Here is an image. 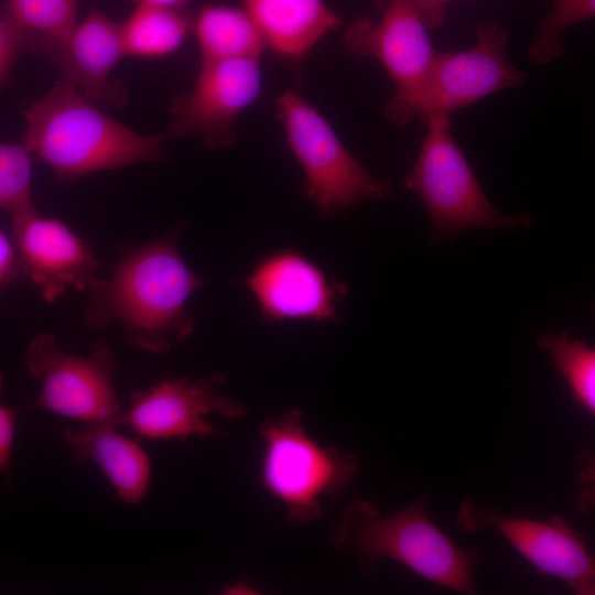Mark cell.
Here are the masks:
<instances>
[{
    "instance_id": "cell-1",
    "label": "cell",
    "mask_w": 595,
    "mask_h": 595,
    "mask_svg": "<svg viewBox=\"0 0 595 595\" xmlns=\"http://www.w3.org/2000/svg\"><path fill=\"white\" fill-rule=\"evenodd\" d=\"M205 284L183 259L175 235L162 236L121 251L110 275L86 291L84 318L93 329L117 325L130 346L164 354L193 333L186 304Z\"/></svg>"
},
{
    "instance_id": "cell-2",
    "label": "cell",
    "mask_w": 595,
    "mask_h": 595,
    "mask_svg": "<svg viewBox=\"0 0 595 595\" xmlns=\"http://www.w3.org/2000/svg\"><path fill=\"white\" fill-rule=\"evenodd\" d=\"M23 144L63 181L164 158L160 136H142L61 79L24 111Z\"/></svg>"
},
{
    "instance_id": "cell-3",
    "label": "cell",
    "mask_w": 595,
    "mask_h": 595,
    "mask_svg": "<svg viewBox=\"0 0 595 595\" xmlns=\"http://www.w3.org/2000/svg\"><path fill=\"white\" fill-rule=\"evenodd\" d=\"M425 496L383 516L369 500H354L333 526L331 542L342 555L372 574L377 562L394 560L422 578L446 588L476 594L473 574L478 554L454 543L428 517Z\"/></svg>"
},
{
    "instance_id": "cell-4",
    "label": "cell",
    "mask_w": 595,
    "mask_h": 595,
    "mask_svg": "<svg viewBox=\"0 0 595 595\" xmlns=\"http://www.w3.org/2000/svg\"><path fill=\"white\" fill-rule=\"evenodd\" d=\"M423 119L426 133L404 186L424 205L432 239L451 240L473 228L517 230L529 227L530 215L508 216L491 205L452 134L450 115L433 112Z\"/></svg>"
},
{
    "instance_id": "cell-5",
    "label": "cell",
    "mask_w": 595,
    "mask_h": 595,
    "mask_svg": "<svg viewBox=\"0 0 595 595\" xmlns=\"http://www.w3.org/2000/svg\"><path fill=\"white\" fill-rule=\"evenodd\" d=\"M302 416L295 408L259 426L264 442L262 485L283 505L285 520L292 526L316 521L323 498L339 495L359 468L354 454L315 442L303 428Z\"/></svg>"
},
{
    "instance_id": "cell-6",
    "label": "cell",
    "mask_w": 595,
    "mask_h": 595,
    "mask_svg": "<svg viewBox=\"0 0 595 595\" xmlns=\"http://www.w3.org/2000/svg\"><path fill=\"white\" fill-rule=\"evenodd\" d=\"M289 147L304 174L306 195L323 215H334L364 199L391 194L387 180L374 176L340 142L331 125L299 94L277 100Z\"/></svg>"
},
{
    "instance_id": "cell-7",
    "label": "cell",
    "mask_w": 595,
    "mask_h": 595,
    "mask_svg": "<svg viewBox=\"0 0 595 595\" xmlns=\"http://www.w3.org/2000/svg\"><path fill=\"white\" fill-rule=\"evenodd\" d=\"M24 364L39 380L40 391L30 405L86 423L116 422L123 413L113 386L119 360L102 342L86 355L60 349L48 333L36 334L29 343Z\"/></svg>"
},
{
    "instance_id": "cell-8",
    "label": "cell",
    "mask_w": 595,
    "mask_h": 595,
    "mask_svg": "<svg viewBox=\"0 0 595 595\" xmlns=\"http://www.w3.org/2000/svg\"><path fill=\"white\" fill-rule=\"evenodd\" d=\"M474 46L454 52L435 51L425 79L409 104L404 123L414 116L451 115L507 88L520 87L527 74L507 56V32L495 22H483Z\"/></svg>"
},
{
    "instance_id": "cell-9",
    "label": "cell",
    "mask_w": 595,
    "mask_h": 595,
    "mask_svg": "<svg viewBox=\"0 0 595 595\" xmlns=\"http://www.w3.org/2000/svg\"><path fill=\"white\" fill-rule=\"evenodd\" d=\"M459 531L475 533L491 529L501 534L539 574L558 577L578 595L595 593V562L583 537L567 522L501 515L474 499L456 511Z\"/></svg>"
},
{
    "instance_id": "cell-10",
    "label": "cell",
    "mask_w": 595,
    "mask_h": 595,
    "mask_svg": "<svg viewBox=\"0 0 595 595\" xmlns=\"http://www.w3.org/2000/svg\"><path fill=\"white\" fill-rule=\"evenodd\" d=\"M426 26L412 0H390L379 21L360 18L345 33V44L353 54L376 58L393 80L394 96L385 112L399 126L405 125V110L435 54Z\"/></svg>"
},
{
    "instance_id": "cell-11",
    "label": "cell",
    "mask_w": 595,
    "mask_h": 595,
    "mask_svg": "<svg viewBox=\"0 0 595 595\" xmlns=\"http://www.w3.org/2000/svg\"><path fill=\"white\" fill-rule=\"evenodd\" d=\"M224 381L220 372L198 380L164 378L131 393L129 408L123 410L118 425L149 440L184 441L192 436L217 435L219 430L208 415L231 420L246 416L241 404L218 393Z\"/></svg>"
},
{
    "instance_id": "cell-12",
    "label": "cell",
    "mask_w": 595,
    "mask_h": 595,
    "mask_svg": "<svg viewBox=\"0 0 595 595\" xmlns=\"http://www.w3.org/2000/svg\"><path fill=\"white\" fill-rule=\"evenodd\" d=\"M21 274L48 303L68 289L86 292L97 279L91 246L66 224L36 208L10 218Z\"/></svg>"
},
{
    "instance_id": "cell-13",
    "label": "cell",
    "mask_w": 595,
    "mask_h": 595,
    "mask_svg": "<svg viewBox=\"0 0 595 595\" xmlns=\"http://www.w3.org/2000/svg\"><path fill=\"white\" fill-rule=\"evenodd\" d=\"M261 85L259 58L202 62L192 94L176 107L169 136L198 137L209 148L231 144L235 120L257 99Z\"/></svg>"
},
{
    "instance_id": "cell-14",
    "label": "cell",
    "mask_w": 595,
    "mask_h": 595,
    "mask_svg": "<svg viewBox=\"0 0 595 595\" xmlns=\"http://www.w3.org/2000/svg\"><path fill=\"white\" fill-rule=\"evenodd\" d=\"M246 285L269 322L335 321L347 292L345 284L333 281L316 262L293 249L266 256L248 274Z\"/></svg>"
},
{
    "instance_id": "cell-15",
    "label": "cell",
    "mask_w": 595,
    "mask_h": 595,
    "mask_svg": "<svg viewBox=\"0 0 595 595\" xmlns=\"http://www.w3.org/2000/svg\"><path fill=\"white\" fill-rule=\"evenodd\" d=\"M123 56L121 25L94 9L48 57L60 69L62 79L88 100L120 108L127 101L128 90L119 80L111 79L110 74Z\"/></svg>"
},
{
    "instance_id": "cell-16",
    "label": "cell",
    "mask_w": 595,
    "mask_h": 595,
    "mask_svg": "<svg viewBox=\"0 0 595 595\" xmlns=\"http://www.w3.org/2000/svg\"><path fill=\"white\" fill-rule=\"evenodd\" d=\"M117 426L110 421L86 423L65 430L63 436L75 462L96 464L121 501L138 505L149 491L151 462L139 442L117 432Z\"/></svg>"
},
{
    "instance_id": "cell-17",
    "label": "cell",
    "mask_w": 595,
    "mask_h": 595,
    "mask_svg": "<svg viewBox=\"0 0 595 595\" xmlns=\"http://www.w3.org/2000/svg\"><path fill=\"white\" fill-rule=\"evenodd\" d=\"M266 44L288 58L305 55L339 25L324 0H244Z\"/></svg>"
},
{
    "instance_id": "cell-18",
    "label": "cell",
    "mask_w": 595,
    "mask_h": 595,
    "mask_svg": "<svg viewBox=\"0 0 595 595\" xmlns=\"http://www.w3.org/2000/svg\"><path fill=\"white\" fill-rule=\"evenodd\" d=\"M202 62L259 58L266 41L245 9L204 6L193 21Z\"/></svg>"
},
{
    "instance_id": "cell-19",
    "label": "cell",
    "mask_w": 595,
    "mask_h": 595,
    "mask_svg": "<svg viewBox=\"0 0 595 595\" xmlns=\"http://www.w3.org/2000/svg\"><path fill=\"white\" fill-rule=\"evenodd\" d=\"M120 25L126 55L150 58L178 50L193 20L185 9L138 2Z\"/></svg>"
},
{
    "instance_id": "cell-20",
    "label": "cell",
    "mask_w": 595,
    "mask_h": 595,
    "mask_svg": "<svg viewBox=\"0 0 595 595\" xmlns=\"http://www.w3.org/2000/svg\"><path fill=\"white\" fill-rule=\"evenodd\" d=\"M80 0H7L4 15L23 33L26 50L50 56L69 36Z\"/></svg>"
},
{
    "instance_id": "cell-21",
    "label": "cell",
    "mask_w": 595,
    "mask_h": 595,
    "mask_svg": "<svg viewBox=\"0 0 595 595\" xmlns=\"http://www.w3.org/2000/svg\"><path fill=\"white\" fill-rule=\"evenodd\" d=\"M537 343L565 379L574 402L594 415L595 349L585 340H571L566 332L539 334Z\"/></svg>"
},
{
    "instance_id": "cell-22",
    "label": "cell",
    "mask_w": 595,
    "mask_h": 595,
    "mask_svg": "<svg viewBox=\"0 0 595 595\" xmlns=\"http://www.w3.org/2000/svg\"><path fill=\"white\" fill-rule=\"evenodd\" d=\"M0 209L10 218L35 209L32 153L23 143H0Z\"/></svg>"
},
{
    "instance_id": "cell-23",
    "label": "cell",
    "mask_w": 595,
    "mask_h": 595,
    "mask_svg": "<svg viewBox=\"0 0 595 595\" xmlns=\"http://www.w3.org/2000/svg\"><path fill=\"white\" fill-rule=\"evenodd\" d=\"M594 0H556L537 28L528 53L538 64H548L565 52L562 33L575 23L594 17Z\"/></svg>"
},
{
    "instance_id": "cell-24",
    "label": "cell",
    "mask_w": 595,
    "mask_h": 595,
    "mask_svg": "<svg viewBox=\"0 0 595 595\" xmlns=\"http://www.w3.org/2000/svg\"><path fill=\"white\" fill-rule=\"evenodd\" d=\"M26 50L21 30L4 14L0 17V85L8 77L20 53Z\"/></svg>"
},
{
    "instance_id": "cell-25",
    "label": "cell",
    "mask_w": 595,
    "mask_h": 595,
    "mask_svg": "<svg viewBox=\"0 0 595 595\" xmlns=\"http://www.w3.org/2000/svg\"><path fill=\"white\" fill-rule=\"evenodd\" d=\"M4 378L0 372V397ZM17 411L0 402V473L7 475L15 437Z\"/></svg>"
},
{
    "instance_id": "cell-26",
    "label": "cell",
    "mask_w": 595,
    "mask_h": 595,
    "mask_svg": "<svg viewBox=\"0 0 595 595\" xmlns=\"http://www.w3.org/2000/svg\"><path fill=\"white\" fill-rule=\"evenodd\" d=\"M21 275L13 241L0 228V293Z\"/></svg>"
},
{
    "instance_id": "cell-27",
    "label": "cell",
    "mask_w": 595,
    "mask_h": 595,
    "mask_svg": "<svg viewBox=\"0 0 595 595\" xmlns=\"http://www.w3.org/2000/svg\"><path fill=\"white\" fill-rule=\"evenodd\" d=\"M429 28L440 23L441 8L447 0H412Z\"/></svg>"
},
{
    "instance_id": "cell-28",
    "label": "cell",
    "mask_w": 595,
    "mask_h": 595,
    "mask_svg": "<svg viewBox=\"0 0 595 595\" xmlns=\"http://www.w3.org/2000/svg\"><path fill=\"white\" fill-rule=\"evenodd\" d=\"M257 589L247 581H238L226 586L223 589L224 594L239 595V594H257Z\"/></svg>"
},
{
    "instance_id": "cell-29",
    "label": "cell",
    "mask_w": 595,
    "mask_h": 595,
    "mask_svg": "<svg viewBox=\"0 0 595 595\" xmlns=\"http://www.w3.org/2000/svg\"><path fill=\"white\" fill-rule=\"evenodd\" d=\"M137 2H145L170 8L185 9L188 0H137Z\"/></svg>"
}]
</instances>
